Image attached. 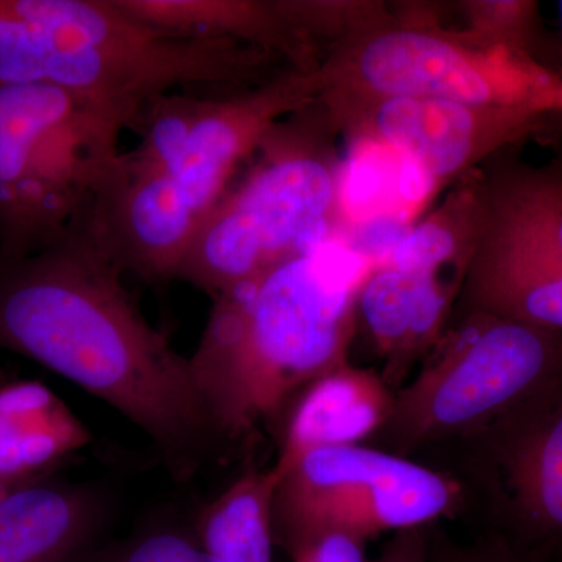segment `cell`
<instances>
[{"label":"cell","instance_id":"cell-1","mask_svg":"<svg viewBox=\"0 0 562 562\" xmlns=\"http://www.w3.org/2000/svg\"><path fill=\"white\" fill-rule=\"evenodd\" d=\"M99 246L87 213L47 249L0 251V350L38 362L131 420L176 482L224 458L190 358L173 349Z\"/></svg>","mask_w":562,"mask_h":562},{"label":"cell","instance_id":"cell-23","mask_svg":"<svg viewBox=\"0 0 562 562\" xmlns=\"http://www.w3.org/2000/svg\"><path fill=\"white\" fill-rule=\"evenodd\" d=\"M364 539L346 532H328L290 554L291 562H371Z\"/></svg>","mask_w":562,"mask_h":562},{"label":"cell","instance_id":"cell-13","mask_svg":"<svg viewBox=\"0 0 562 562\" xmlns=\"http://www.w3.org/2000/svg\"><path fill=\"white\" fill-rule=\"evenodd\" d=\"M114 512L98 483L20 484L0 497V562H90L111 538Z\"/></svg>","mask_w":562,"mask_h":562},{"label":"cell","instance_id":"cell-16","mask_svg":"<svg viewBox=\"0 0 562 562\" xmlns=\"http://www.w3.org/2000/svg\"><path fill=\"white\" fill-rule=\"evenodd\" d=\"M132 20L184 38L228 40L279 55L314 72L321 57L292 16L288 0H114Z\"/></svg>","mask_w":562,"mask_h":562},{"label":"cell","instance_id":"cell-10","mask_svg":"<svg viewBox=\"0 0 562 562\" xmlns=\"http://www.w3.org/2000/svg\"><path fill=\"white\" fill-rule=\"evenodd\" d=\"M464 498L461 480L412 458L364 443L322 447L279 473L273 541L288 554L328 532L369 541L382 532L431 527L458 512Z\"/></svg>","mask_w":562,"mask_h":562},{"label":"cell","instance_id":"cell-8","mask_svg":"<svg viewBox=\"0 0 562 562\" xmlns=\"http://www.w3.org/2000/svg\"><path fill=\"white\" fill-rule=\"evenodd\" d=\"M472 227L452 317L491 314L562 331V157L498 151L465 173Z\"/></svg>","mask_w":562,"mask_h":562},{"label":"cell","instance_id":"cell-7","mask_svg":"<svg viewBox=\"0 0 562 562\" xmlns=\"http://www.w3.org/2000/svg\"><path fill=\"white\" fill-rule=\"evenodd\" d=\"M325 94L439 99L562 117V76L541 63L446 29L431 9L346 40L319 68Z\"/></svg>","mask_w":562,"mask_h":562},{"label":"cell","instance_id":"cell-5","mask_svg":"<svg viewBox=\"0 0 562 562\" xmlns=\"http://www.w3.org/2000/svg\"><path fill=\"white\" fill-rule=\"evenodd\" d=\"M131 117L46 85L0 87V251L60 241L120 157Z\"/></svg>","mask_w":562,"mask_h":562},{"label":"cell","instance_id":"cell-12","mask_svg":"<svg viewBox=\"0 0 562 562\" xmlns=\"http://www.w3.org/2000/svg\"><path fill=\"white\" fill-rule=\"evenodd\" d=\"M458 441L525 538L562 550V383Z\"/></svg>","mask_w":562,"mask_h":562},{"label":"cell","instance_id":"cell-20","mask_svg":"<svg viewBox=\"0 0 562 562\" xmlns=\"http://www.w3.org/2000/svg\"><path fill=\"white\" fill-rule=\"evenodd\" d=\"M458 5L465 20V29H462V32L468 33L473 40L487 46L505 47L552 68L543 57L549 44L546 43V31L542 27L538 2L469 0Z\"/></svg>","mask_w":562,"mask_h":562},{"label":"cell","instance_id":"cell-3","mask_svg":"<svg viewBox=\"0 0 562 562\" xmlns=\"http://www.w3.org/2000/svg\"><path fill=\"white\" fill-rule=\"evenodd\" d=\"M281 69L271 52L157 31L114 0H0V87L60 88L131 122L154 95L180 88L227 94L266 83Z\"/></svg>","mask_w":562,"mask_h":562},{"label":"cell","instance_id":"cell-25","mask_svg":"<svg viewBox=\"0 0 562 562\" xmlns=\"http://www.w3.org/2000/svg\"><path fill=\"white\" fill-rule=\"evenodd\" d=\"M24 484V483H22ZM20 486V484L11 483L10 480H7L5 476L0 475V497H2L5 492L13 490V487Z\"/></svg>","mask_w":562,"mask_h":562},{"label":"cell","instance_id":"cell-19","mask_svg":"<svg viewBox=\"0 0 562 562\" xmlns=\"http://www.w3.org/2000/svg\"><path fill=\"white\" fill-rule=\"evenodd\" d=\"M472 227V198L468 176L453 183L438 210L403 233L380 265L402 271L441 273L452 266L460 280Z\"/></svg>","mask_w":562,"mask_h":562},{"label":"cell","instance_id":"cell-9","mask_svg":"<svg viewBox=\"0 0 562 562\" xmlns=\"http://www.w3.org/2000/svg\"><path fill=\"white\" fill-rule=\"evenodd\" d=\"M321 92L319 69H291L258 87L205 95L183 149L162 171L136 168L121 151L111 198L139 241L181 260L269 128Z\"/></svg>","mask_w":562,"mask_h":562},{"label":"cell","instance_id":"cell-15","mask_svg":"<svg viewBox=\"0 0 562 562\" xmlns=\"http://www.w3.org/2000/svg\"><path fill=\"white\" fill-rule=\"evenodd\" d=\"M394 406V391L380 373L339 366L310 383L292 403L277 439L272 465L286 472L303 454L322 447L360 446L382 430Z\"/></svg>","mask_w":562,"mask_h":562},{"label":"cell","instance_id":"cell-24","mask_svg":"<svg viewBox=\"0 0 562 562\" xmlns=\"http://www.w3.org/2000/svg\"><path fill=\"white\" fill-rule=\"evenodd\" d=\"M431 527L392 532L379 558L371 562H430Z\"/></svg>","mask_w":562,"mask_h":562},{"label":"cell","instance_id":"cell-26","mask_svg":"<svg viewBox=\"0 0 562 562\" xmlns=\"http://www.w3.org/2000/svg\"><path fill=\"white\" fill-rule=\"evenodd\" d=\"M560 10H561V21H562V2L560 3ZM560 74L562 76V57H561Z\"/></svg>","mask_w":562,"mask_h":562},{"label":"cell","instance_id":"cell-2","mask_svg":"<svg viewBox=\"0 0 562 562\" xmlns=\"http://www.w3.org/2000/svg\"><path fill=\"white\" fill-rule=\"evenodd\" d=\"M373 265L328 238L213 299L190 366L224 454L279 435L297 395L350 362Z\"/></svg>","mask_w":562,"mask_h":562},{"label":"cell","instance_id":"cell-4","mask_svg":"<svg viewBox=\"0 0 562 562\" xmlns=\"http://www.w3.org/2000/svg\"><path fill=\"white\" fill-rule=\"evenodd\" d=\"M339 135L321 99L276 122L199 228L176 280L216 299L328 239L341 202Z\"/></svg>","mask_w":562,"mask_h":562},{"label":"cell","instance_id":"cell-6","mask_svg":"<svg viewBox=\"0 0 562 562\" xmlns=\"http://www.w3.org/2000/svg\"><path fill=\"white\" fill-rule=\"evenodd\" d=\"M561 383L562 331L491 314L452 317L364 446L412 458L482 430Z\"/></svg>","mask_w":562,"mask_h":562},{"label":"cell","instance_id":"cell-21","mask_svg":"<svg viewBox=\"0 0 562 562\" xmlns=\"http://www.w3.org/2000/svg\"><path fill=\"white\" fill-rule=\"evenodd\" d=\"M90 562H211L194 525L155 520L111 538Z\"/></svg>","mask_w":562,"mask_h":562},{"label":"cell","instance_id":"cell-14","mask_svg":"<svg viewBox=\"0 0 562 562\" xmlns=\"http://www.w3.org/2000/svg\"><path fill=\"white\" fill-rule=\"evenodd\" d=\"M460 281L438 272L402 271L375 262L357 301L373 350L384 361V382L392 391L405 384L416 362L432 350L449 327Z\"/></svg>","mask_w":562,"mask_h":562},{"label":"cell","instance_id":"cell-18","mask_svg":"<svg viewBox=\"0 0 562 562\" xmlns=\"http://www.w3.org/2000/svg\"><path fill=\"white\" fill-rule=\"evenodd\" d=\"M276 469L251 468L213 498L194 525L211 562H272Z\"/></svg>","mask_w":562,"mask_h":562},{"label":"cell","instance_id":"cell-17","mask_svg":"<svg viewBox=\"0 0 562 562\" xmlns=\"http://www.w3.org/2000/svg\"><path fill=\"white\" fill-rule=\"evenodd\" d=\"M90 441L87 427L46 387L0 390V475L11 483L50 476L55 465Z\"/></svg>","mask_w":562,"mask_h":562},{"label":"cell","instance_id":"cell-11","mask_svg":"<svg viewBox=\"0 0 562 562\" xmlns=\"http://www.w3.org/2000/svg\"><path fill=\"white\" fill-rule=\"evenodd\" d=\"M321 101L341 135L390 147L435 188L457 183L498 151L562 120L538 111L439 99L325 94Z\"/></svg>","mask_w":562,"mask_h":562},{"label":"cell","instance_id":"cell-22","mask_svg":"<svg viewBox=\"0 0 562 562\" xmlns=\"http://www.w3.org/2000/svg\"><path fill=\"white\" fill-rule=\"evenodd\" d=\"M430 562H541L532 554L513 549L502 538L482 539L473 543H454L431 530Z\"/></svg>","mask_w":562,"mask_h":562}]
</instances>
